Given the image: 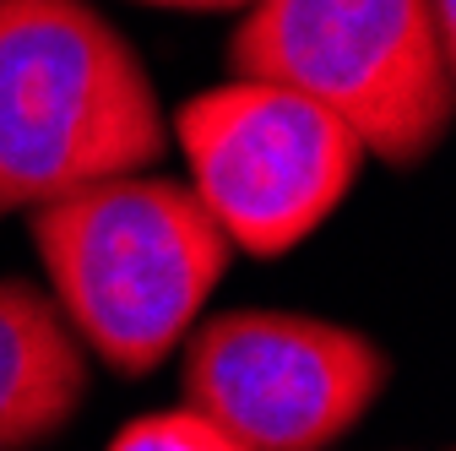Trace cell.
<instances>
[{"label": "cell", "mask_w": 456, "mask_h": 451, "mask_svg": "<svg viewBox=\"0 0 456 451\" xmlns=\"http://www.w3.org/2000/svg\"><path fill=\"white\" fill-rule=\"evenodd\" d=\"M386 381L391 359L364 332L282 310L212 316L191 332L180 365L185 408L240 451H326L370 414Z\"/></svg>", "instance_id": "5"}, {"label": "cell", "mask_w": 456, "mask_h": 451, "mask_svg": "<svg viewBox=\"0 0 456 451\" xmlns=\"http://www.w3.org/2000/svg\"><path fill=\"white\" fill-rule=\"evenodd\" d=\"M147 6H180V12H228V6H256V0H147Z\"/></svg>", "instance_id": "8"}, {"label": "cell", "mask_w": 456, "mask_h": 451, "mask_svg": "<svg viewBox=\"0 0 456 451\" xmlns=\"http://www.w3.org/2000/svg\"><path fill=\"white\" fill-rule=\"evenodd\" d=\"M109 451H240V446L217 424H207L201 414L175 408V414H147V419L126 424L109 440Z\"/></svg>", "instance_id": "7"}, {"label": "cell", "mask_w": 456, "mask_h": 451, "mask_svg": "<svg viewBox=\"0 0 456 451\" xmlns=\"http://www.w3.org/2000/svg\"><path fill=\"white\" fill-rule=\"evenodd\" d=\"M435 17H440V28L456 38V0H435Z\"/></svg>", "instance_id": "9"}, {"label": "cell", "mask_w": 456, "mask_h": 451, "mask_svg": "<svg viewBox=\"0 0 456 451\" xmlns=\"http://www.w3.org/2000/svg\"><path fill=\"white\" fill-rule=\"evenodd\" d=\"M147 66L87 0H0V212L158 163Z\"/></svg>", "instance_id": "2"}, {"label": "cell", "mask_w": 456, "mask_h": 451, "mask_svg": "<svg viewBox=\"0 0 456 451\" xmlns=\"http://www.w3.org/2000/svg\"><path fill=\"white\" fill-rule=\"evenodd\" d=\"M87 398V359L49 294L0 277V451L61 435Z\"/></svg>", "instance_id": "6"}, {"label": "cell", "mask_w": 456, "mask_h": 451, "mask_svg": "<svg viewBox=\"0 0 456 451\" xmlns=\"http://www.w3.org/2000/svg\"><path fill=\"white\" fill-rule=\"evenodd\" d=\"M191 191L228 245L282 256L342 207L364 168V142L331 109L277 82L196 93L175 115Z\"/></svg>", "instance_id": "4"}, {"label": "cell", "mask_w": 456, "mask_h": 451, "mask_svg": "<svg viewBox=\"0 0 456 451\" xmlns=\"http://www.w3.org/2000/svg\"><path fill=\"white\" fill-rule=\"evenodd\" d=\"M228 66L331 109L391 168L424 163L456 109V38L435 0H256Z\"/></svg>", "instance_id": "3"}, {"label": "cell", "mask_w": 456, "mask_h": 451, "mask_svg": "<svg viewBox=\"0 0 456 451\" xmlns=\"http://www.w3.org/2000/svg\"><path fill=\"white\" fill-rule=\"evenodd\" d=\"M33 245L71 337L120 375H152L228 272L223 229L180 180H98L33 207Z\"/></svg>", "instance_id": "1"}]
</instances>
